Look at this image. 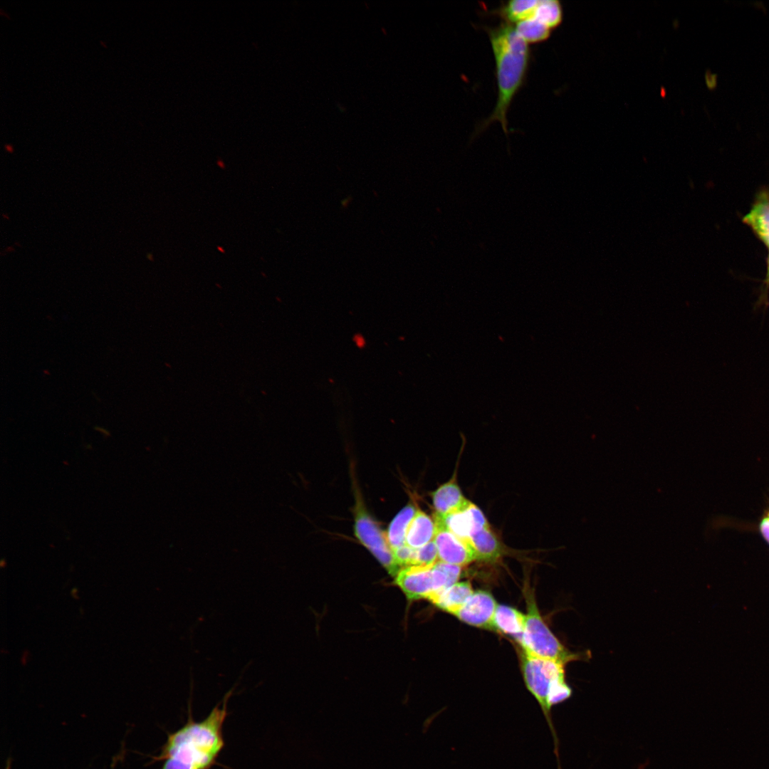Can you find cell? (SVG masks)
<instances>
[{
    "mask_svg": "<svg viewBox=\"0 0 769 769\" xmlns=\"http://www.w3.org/2000/svg\"><path fill=\"white\" fill-rule=\"evenodd\" d=\"M768 276L769 277V256L768 259Z\"/></svg>",
    "mask_w": 769,
    "mask_h": 769,
    "instance_id": "24",
    "label": "cell"
},
{
    "mask_svg": "<svg viewBox=\"0 0 769 769\" xmlns=\"http://www.w3.org/2000/svg\"><path fill=\"white\" fill-rule=\"evenodd\" d=\"M434 564L402 568L394 576V582L409 599L429 600L436 592L433 573Z\"/></svg>",
    "mask_w": 769,
    "mask_h": 769,
    "instance_id": "6",
    "label": "cell"
},
{
    "mask_svg": "<svg viewBox=\"0 0 769 769\" xmlns=\"http://www.w3.org/2000/svg\"><path fill=\"white\" fill-rule=\"evenodd\" d=\"M437 561L438 552L434 540L421 548H414L412 565H429Z\"/></svg>",
    "mask_w": 769,
    "mask_h": 769,
    "instance_id": "21",
    "label": "cell"
},
{
    "mask_svg": "<svg viewBox=\"0 0 769 769\" xmlns=\"http://www.w3.org/2000/svg\"><path fill=\"white\" fill-rule=\"evenodd\" d=\"M496 607L493 597L487 592L479 590L474 592L454 615L470 625L492 627Z\"/></svg>",
    "mask_w": 769,
    "mask_h": 769,
    "instance_id": "9",
    "label": "cell"
},
{
    "mask_svg": "<svg viewBox=\"0 0 769 769\" xmlns=\"http://www.w3.org/2000/svg\"><path fill=\"white\" fill-rule=\"evenodd\" d=\"M519 642L525 652L535 656L565 664L580 659V654L570 652L553 634L541 618L534 600L530 597L528 598V612Z\"/></svg>",
    "mask_w": 769,
    "mask_h": 769,
    "instance_id": "4",
    "label": "cell"
},
{
    "mask_svg": "<svg viewBox=\"0 0 769 769\" xmlns=\"http://www.w3.org/2000/svg\"><path fill=\"white\" fill-rule=\"evenodd\" d=\"M525 615L518 610L506 605H497L492 627L520 640L525 627Z\"/></svg>",
    "mask_w": 769,
    "mask_h": 769,
    "instance_id": "14",
    "label": "cell"
},
{
    "mask_svg": "<svg viewBox=\"0 0 769 769\" xmlns=\"http://www.w3.org/2000/svg\"><path fill=\"white\" fill-rule=\"evenodd\" d=\"M469 543L473 548L477 560H495L501 554L500 542L490 526L474 533Z\"/></svg>",
    "mask_w": 769,
    "mask_h": 769,
    "instance_id": "15",
    "label": "cell"
},
{
    "mask_svg": "<svg viewBox=\"0 0 769 769\" xmlns=\"http://www.w3.org/2000/svg\"><path fill=\"white\" fill-rule=\"evenodd\" d=\"M487 33L496 62L498 98L493 111L478 130L482 131L491 123L499 122L503 130L507 133L508 110L525 80L530 48L528 43L518 34L515 26L508 22L488 28Z\"/></svg>",
    "mask_w": 769,
    "mask_h": 769,
    "instance_id": "2",
    "label": "cell"
},
{
    "mask_svg": "<svg viewBox=\"0 0 769 769\" xmlns=\"http://www.w3.org/2000/svg\"><path fill=\"white\" fill-rule=\"evenodd\" d=\"M414 548L404 545L394 550L393 555L396 565L402 568L412 565Z\"/></svg>",
    "mask_w": 769,
    "mask_h": 769,
    "instance_id": "22",
    "label": "cell"
},
{
    "mask_svg": "<svg viewBox=\"0 0 769 769\" xmlns=\"http://www.w3.org/2000/svg\"><path fill=\"white\" fill-rule=\"evenodd\" d=\"M768 279H769V277H768Z\"/></svg>",
    "mask_w": 769,
    "mask_h": 769,
    "instance_id": "26",
    "label": "cell"
},
{
    "mask_svg": "<svg viewBox=\"0 0 769 769\" xmlns=\"http://www.w3.org/2000/svg\"><path fill=\"white\" fill-rule=\"evenodd\" d=\"M474 593L469 582H457L430 600L439 608L454 614Z\"/></svg>",
    "mask_w": 769,
    "mask_h": 769,
    "instance_id": "13",
    "label": "cell"
},
{
    "mask_svg": "<svg viewBox=\"0 0 769 769\" xmlns=\"http://www.w3.org/2000/svg\"><path fill=\"white\" fill-rule=\"evenodd\" d=\"M538 3V0H512L506 3L499 13L506 22L518 23L532 18Z\"/></svg>",
    "mask_w": 769,
    "mask_h": 769,
    "instance_id": "17",
    "label": "cell"
},
{
    "mask_svg": "<svg viewBox=\"0 0 769 769\" xmlns=\"http://www.w3.org/2000/svg\"><path fill=\"white\" fill-rule=\"evenodd\" d=\"M418 510L414 505L409 503L391 521L386 533L392 551L406 545L408 527Z\"/></svg>",
    "mask_w": 769,
    "mask_h": 769,
    "instance_id": "16",
    "label": "cell"
},
{
    "mask_svg": "<svg viewBox=\"0 0 769 769\" xmlns=\"http://www.w3.org/2000/svg\"><path fill=\"white\" fill-rule=\"evenodd\" d=\"M523 671L528 691L539 703L550 731L554 743V753L560 768L559 739L549 711L547 700L550 689L555 681L565 678V664L553 659L533 656L523 651Z\"/></svg>",
    "mask_w": 769,
    "mask_h": 769,
    "instance_id": "3",
    "label": "cell"
},
{
    "mask_svg": "<svg viewBox=\"0 0 769 769\" xmlns=\"http://www.w3.org/2000/svg\"><path fill=\"white\" fill-rule=\"evenodd\" d=\"M231 692L224 697L221 708L216 706L202 721H195L189 710L187 723L168 734L150 763L163 760L161 769H211L224 747L223 726Z\"/></svg>",
    "mask_w": 769,
    "mask_h": 769,
    "instance_id": "1",
    "label": "cell"
},
{
    "mask_svg": "<svg viewBox=\"0 0 769 769\" xmlns=\"http://www.w3.org/2000/svg\"><path fill=\"white\" fill-rule=\"evenodd\" d=\"M765 244H766V245H767L768 246H769V238L768 239V240L766 241V242H765Z\"/></svg>",
    "mask_w": 769,
    "mask_h": 769,
    "instance_id": "25",
    "label": "cell"
},
{
    "mask_svg": "<svg viewBox=\"0 0 769 769\" xmlns=\"http://www.w3.org/2000/svg\"><path fill=\"white\" fill-rule=\"evenodd\" d=\"M434 520L467 542L474 533L489 526L482 511L471 501L464 509L441 517L434 516Z\"/></svg>",
    "mask_w": 769,
    "mask_h": 769,
    "instance_id": "7",
    "label": "cell"
},
{
    "mask_svg": "<svg viewBox=\"0 0 769 769\" xmlns=\"http://www.w3.org/2000/svg\"><path fill=\"white\" fill-rule=\"evenodd\" d=\"M434 542L438 552L439 561L458 565H466L477 560L470 543L436 524Z\"/></svg>",
    "mask_w": 769,
    "mask_h": 769,
    "instance_id": "8",
    "label": "cell"
},
{
    "mask_svg": "<svg viewBox=\"0 0 769 769\" xmlns=\"http://www.w3.org/2000/svg\"><path fill=\"white\" fill-rule=\"evenodd\" d=\"M434 516H444L464 509L470 502L461 491L455 479L441 485L431 493Z\"/></svg>",
    "mask_w": 769,
    "mask_h": 769,
    "instance_id": "10",
    "label": "cell"
},
{
    "mask_svg": "<svg viewBox=\"0 0 769 769\" xmlns=\"http://www.w3.org/2000/svg\"><path fill=\"white\" fill-rule=\"evenodd\" d=\"M743 221L752 229L760 239L766 242L769 238V192L760 193Z\"/></svg>",
    "mask_w": 769,
    "mask_h": 769,
    "instance_id": "12",
    "label": "cell"
},
{
    "mask_svg": "<svg viewBox=\"0 0 769 769\" xmlns=\"http://www.w3.org/2000/svg\"><path fill=\"white\" fill-rule=\"evenodd\" d=\"M355 506V534L360 542L367 548L390 575L395 576L400 570L394 562L393 551L389 544L387 533L382 531L363 506L360 496H356Z\"/></svg>",
    "mask_w": 769,
    "mask_h": 769,
    "instance_id": "5",
    "label": "cell"
},
{
    "mask_svg": "<svg viewBox=\"0 0 769 769\" xmlns=\"http://www.w3.org/2000/svg\"><path fill=\"white\" fill-rule=\"evenodd\" d=\"M436 525L434 519L418 510L412 520L406 535V545L412 548H421L434 540Z\"/></svg>",
    "mask_w": 769,
    "mask_h": 769,
    "instance_id": "11",
    "label": "cell"
},
{
    "mask_svg": "<svg viewBox=\"0 0 769 769\" xmlns=\"http://www.w3.org/2000/svg\"><path fill=\"white\" fill-rule=\"evenodd\" d=\"M759 530L763 538L769 545V508L760 520Z\"/></svg>",
    "mask_w": 769,
    "mask_h": 769,
    "instance_id": "23",
    "label": "cell"
},
{
    "mask_svg": "<svg viewBox=\"0 0 769 769\" xmlns=\"http://www.w3.org/2000/svg\"><path fill=\"white\" fill-rule=\"evenodd\" d=\"M572 695V689L565 682V678L557 680L552 685L547 700L548 708H551L567 700Z\"/></svg>",
    "mask_w": 769,
    "mask_h": 769,
    "instance_id": "20",
    "label": "cell"
},
{
    "mask_svg": "<svg viewBox=\"0 0 769 769\" xmlns=\"http://www.w3.org/2000/svg\"><path fill=\"white\" fill-rule=\"evenodd\" d=\"M533 18L552 29L557 27L562 21V6L556 0L539 1Z\"/></svg>",
    "mask_w": 769,
    "mask_h": 769,
    "instance_id": "19",
    "label": "cell"
},
{
    "mask_svg": "<svg viewBox=\"0 0 769 769\" xmlns=\"http://www.w3.org/2000/svg\"><path fill=\"white\" fill-rule=\"evenodd\" d=\"M518 34L528 43L545 41L550 35L551 29L535 18L522 21L515 26Z\"/></svg>",
    "mask_w": 769,
    "mask_h": 769,
    "instance_id": "18",
    "label": "cell"
}]
</instances>
